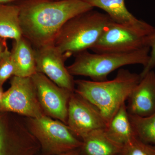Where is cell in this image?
Listing matches in <instances>:
<instances>
[{"label": "cell", "mask_w": 155, "mask_h": 155, "mask_svg": "<svg viewBox=\"0 0 155 155\" xmlns=\"http://www.w3.org/2000/svg\"><path fill=\"white\" fill-rule=\"evenodd\" d=\"M17 5L22 36L35 48L54 44L67 21L94 9L85 0H22Z\"/></svg>", "instance_id": "1"}, {"label": "cell", "mask_w": 155, "mask_h": 155, "mask_svg": "<svg viewBox=\"0 0 155 155\" xmlns=\"http://www.w3.org/2000/svg\"><path fill=\"white\" fill-rule=\"evenodd\" d=\"M141 79L140 74L119 69L114 79L75 81V92L97 108L107 125Z\"/></svg>", "instance_id": "2"}, {"label": "cell", "mask_w": 155, "mask_h": 155, "mask_svg": "<svg viewBox=\"0 0 155 155\" xmlns=\"http://www.w3.org/2000/svg\"><path fill=\"white\" fill-rule=\"evenodd\" d=\"M112 21L106 13L93 9L84 12L64 24L56 36L54 44L69 57L91 49Z\"/></svg>", "instance_id": "3"}, {"label": "cell", "mask_w": 155, "mask_h": 155, "mask_svg": "<svg viewBox=\"0 0 155 155\" xmlns=\"http://www.w3.org/2000/svg\"><path fill=\"white\" fill-rule=\"evenodd\" d=\"M150 51L149 47L125 53H91L87 50L75 55L74 62L67 69L73 76H86L94 81H104L107 80L110 73L123 66L140 64L145 67Z\"/></svg>", "instance_id": "4"}, {"label": "cell", "mask_w": 155, "mask_h": 155, "mask_svg": "<svg viewBox=\"0 0 155 155\" xmlns=\"http://www.w3.org/2000/svg\"><path fill=\"white\" fill-rule=\"evenodd\" d=\"M31 134L40 146V155H56L79 148L82 140L63 122L46 115L23 117Z\"/></svg>", "instance_id": "5"}, {"label": "cell", "mask_w": 155, "mask_h": 155, "mask_svg": "<svg viewBox=\"0 0 155 155\" xmlns=\"http://www.w3.org/2000/svg\"><path fill=\"white\" fill-rule=\"evenodd\" d=\"M153 28L149 23L138 26L112 21L91 50L96 53H125L150 47L149 36Z\"/></svg>", "instance_id": "6"}, {"label": "cell", "mask_w": 155, "mask_h": 155, "mask_svg": "<svg viewBox=\"0 0 155 155\" xmlns=\"http://www.w3.org/2000/svg\"><path fill=\"white\" fill-rule=\"evenodd\" d=\"M22 116L0 112V155H37L40 146Z\"/></svg>", "instance_id": "7"}, {"label": "cell", "mask_w": 155, "mask_h": 155, "mask_svg": "<svg viewBox=\"0 0 155 155\" xmlns=\"http://www.w3.org/2000/svg\"><path fill=\"white\" fill-rule=\"evenodd\" d=\"M11 87L3 94L0 112H10L22 117L36 118L45 116L31 77L13 76Z\"/></svg>", "instance_id": "8"}, {"label": "cell", "mask_w": 155, "mask_h": 155, "mask_svg": "<svg viewBox=\"0 0 155 155\" xmlns=\"http://www.w3.org/2000/svg\"><path fill=\"white\" fill-rule=\"evenodd\" d=\"M31 77L45 115L67 125L69 100L74 91L58 86L40 72H36Z\"/></svg>", "instance_id": "9"}, {"label": "cell", "mask_w": 155, "mask_h": 155, "mask_svg": "<svg viewBox=\"0 0 155 155\" xmlns=\"http://www.w3.org/2000/svg\"><path fill=\"white\" fill-rule=\"evenodd\" d=\"M67 125L81 140L93 131L105 129L107 126L97 108L75 92L69 100Z\"/></svg>", "instance_id": "10"}, {"label": "cell", "mask_w": 155, "mask_h": 155, "mask_svg": "<svg viewBox=\"0 0 155 155\" xmlns=\"http://www.w3.org/2000/svg\"><path fill=\"white\" fill-rule=\"evenodd\" d=\"M34 49L37 72L46 75L58 86L75 91V80L65 65L69 56L54 44Z\"/></svg>", "instance_id": "11"}, {"label": "cell", "mask_w": 155, "mask_h": 155, "mask_svg": "<svg viewBox=\"0 0 155 155\" xmlns=\"http://www.w3.org/2000/svg\"><path fill=\"white\" fill-rule=\"evenodd\" d=\"M127 100V110L131 115L147 117L155 114L154 71H150L142 78Z\"/></svg>", "instance_id": "12"}, {"label": "cell", "mask_w": 155, "mask_h": 155, "mask_svg": "<svg viewBox=\"0 0 155 155\" xmlns=\"http://www.w3.org/2000/svg\"><path fill=\"white\" fill-rule=\"evenodd\" d=\"M15 67L14 76L31 77L37 72L35 49L26 38L14 41L11 51Z\"/></svg>", "instance_id": "13"}, {"label": "cell", "mask_w": 155, "mask_h": 155, "mask_svg": "<svg viewBox=\"0 0 155 155\" xmlns=\"http://www.w3.org/2000/svg\"><path fill=\"white\" fill-rule=\"evenodd\" d=\"M81 140L80 155H119L122 147L109 138L104 129L93 131Z\"/></svg>", "instance_id": "14"}, {"label": "cell", "mask_w": 155, "mask_h": 155, "mask_svg": "<svg viewBox=\"0 0 155 155\" xmlns=\"http://www.w3.org/2000/svg\"><path fill=\"white\" fill-rule=\"evenodd\" d=\"M104 131L109 138L122 146L136 137L125 104L122 105L111 119Z\"/></svg>", "instance_id": "15"}, {"label": "cell", "mask_w": 155, "mask_h": 155, "mask_svg": "<svg viewBox=\"0 0 155 155\" xmlns=\"http://www.w3.org/2000/svg\"><path fill=\"white\" fill-rule=\"evenodd\" d=\"M93 8H99L111 19L121 24L143 26L148 23L136 18L128 11L125 0H85Z\"/></svg>", "instance_id": "16"}, {"label": "cell", "mask_w": 155, "mask_h": 155, "mask_svg": "<svg viewBox=\"0 0 155 155\" xmlns=\"http://www.w3.org/2000/svg\"><path fill=\"white\" fill-rule=\"evenodd\" d=\"M22 37L17 4H0V38L18 41Z\"/></svg>", "instance_id": "17"}, {"label": "cell", "mask_w": 155, "mask_h": 155, "mask_svg": "<svg viewBox=\"0 0 155 155\" xmlns=\"http://www.w3.org/2000/svg\"><path fill=\"white\" fill-rule=\"evenodd\" d=\"M128 114L136 137L143 142L155 145V113L147 117Z\"/></svg>", "instance_id": "18"}, {"label": "cell", "mask_w": 155, "mask_h": 155, "mask_svg": "<svg viewBox=\"0 0 155 155\" xmlns=\"http://www.w3.org/2000/svg\"><path fill=\"white\" fill-rule=\"evenodd\" d=\"M119 155H155V145L143 142L136 137L122 146Z\"/></svg>", "instance_id": "19"}, {"label": "cell", "mask_w": 155, "mask_h": 155, "mask_svg": "<svg viewBox=\"0 0 155 155\" xmlns=\"http://www.w3.org/2000/svg\"><path fill=\"white\" fill-rule=\"evenodd\" d=\"M15 67L11 58V51L8 46L5 48L0 60V86L3 84L11 76H14Z\"/></svg>", "instance_id": "20"}, {"label": "cell", "mask_w": 155, "mask_h": 155, "mask_svg": "<svg viewBox=\"0 0 155 155\" xmlns=\"http://www.w3.org/2000/svg\"><path fill=\"white\" fill-rule=\"evenodd\" d=\"M149 45L150 48L149 60L140 74L141 78L155 67V27H153L151 33L149 36Z\"/></svg>", "instance_id": "21"}, {"label": "cell", "mask_w": 155, "mask_h": 155, "mask_svg": "<svg viewBox=\"0 0 155 155\" xmlns=\"http://www.w3.org/2000/svg\"><path fill=\"white\" fill-rule=\"evenodd\" d=\"M7 39L0 38V60L2 56L5 48L7 46Z\"/></svg>", "instance_id": "22"}, {"label": "cell", "mask_w": 155, "mask_h": 155, "mask_svg": "<svg viewBox=\"0 0 155 155\" xmlns=\"http://www.w3.org/2000/svg\"><path fill=\"white\" fill-rule=\"evenodd\" d=\"M37 155H40L37 154ZM56 155H80L79 151L78 149L73 150L69 151L67 152L63 153L60 154Z\"/></svg>", "instance_id": "23"}, {"label": "cell", "mask_w": 155, "mask_h": 155, "mask_svg": "<svg viewBox=\"0 0 155 155\" xmlns=\"http://www.w3.org/2000/svg\"><path fill=\"white\" fill-rule=\"evenodd\" d=\"M14 1H16V0H0V4H8V3L14 2Z\"/></svg>", "instance_id": "24"}, {"label": "cell", "mask_w": 155, "mask_h": 155, "mask_svg": "<svg viewBox=\"0 0 155 155\" xmlns=\"http://www.w3.org/2000/svg\"><path fill=\"white\" fill-rule=\"evenodd\" d=\"M4 92L3 91V87L0 86V101H1V100H2V98L3 94H4Z\"/></svg>", "instance_id": "25"}]
</instances>
